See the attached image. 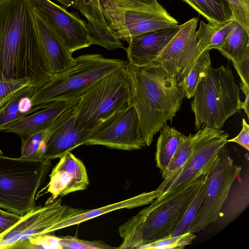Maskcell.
<instances>
[{
	"label": "cell",
	"instance_id": "4fadbf2b",
	"mask_svg": "<svg viewBox=\"0 0 249 249\" xmlns=\"http://www.w3.org/2000/svg\"><path fill=\"white\" fill-rule=\"evenodd\" d=\"M29 0L71 53L92 45L87 22L77 12H69L51 0Z\"/></svg>",
	"mask_w": 249,
	"mask_h": 249
},
{
	"label": "cell",
	"instance_id": "ba28073f",
	"mask_svg": "<svg viewBox=\"0 0 249 249\" xmlns=\"http://www.w3.org/2000/svg\"><path fill=\"white\" fill-rule=\"evenodd\" d=\"M99 2L114 37L128 43L144 33L178 24L165 9L138 0H99Z\"/></svg>",
	"mask_w": 249,
	"mask_h": 249
},
{
	"label": "cell",
	"instance_id": "3957f363",
	"mask_svg": "<svg viewBox=\"0 0 249 249\" xmlns=\"http://www.w3.org/2000/svg\"><path fill=\"white\" fill-rule=\"evenodd\" d=\"M212 163L173 197L156 206L149 205L121 225L118 233L123 241L117 249H139L143 245L171 235L205 182Z\"/></svg>",
	"mask_w": 249,
	"mask_h": 249
},
{
	"label": "cell",
	"instance_id": "83f0119b",
	"mask_svg": "<svg viewBox=\"0 0 249 249\" xmlns=\"http://www.w3.org/2000/svg\"><path fill=\"white\" fill-rule=\"evenodd\" d=\"M209 52V50L202 52L178 82L185 97L188 99L193 97L197 84L205 77L208 68L211 67Z\"/></svg>",
	"mask_w": 249,
	"mask_h": 249
},
{
	"label": "cell",
	"instance_id": "44dd1931",
	"mask_svg": "<svg viewBox=\"0 0 249 249\" xmlns=\"http://www.w3.org/2000/svg\"><path fill=\"white\" fill-rule=\"evenodd\" d=\"M249 205V171L241 174L231 184L216 222L226 226L241 215Z\"/></svg>",
	"mask_w": 249,
	"mask_h": 249
},
{
	"label": "cell",
	"instance_id": "603a6c76",
	"mask_svg": "<svg viewBox=\"0 0 249 249\" xmlns=\"http://www.w3.org/2000/svg\"><path fill=\"white\" fill-rule=\"evenodd\" d=\"M145 205L143 195L141 193L129 198L100 208L88 210H84L83 212L54 225L50 230V233L80 224L114 211L122 209H132Z\"/></svg>",
	"mask_w": 249,
	"mask_h": 249
},
{
	"label": "cell",
	"instance_id": "277c9868",
	"mask_svg": "<svg viewBox=\"0 0 249 249\" xmlns=\"http://www.w3.org/2000/svg\"><path fill=\"white\" fill-rule=\"evenodd\" d=\"M193 98L191 107L196 131L205 127L221 129L230 117L242 109L240 88L229 64L209 67Z\"/></svg>",
	"mask_w": 249,
	"mask_h": 249
},
{
	"label": "cell",
	"instance_id": "f546056e",
	"mask_svg": "<svg viewBox=\"0 0 249 249\" xmlns=\"http://www.w3.org/2000/svg\"><path fill=\"white\" fill-rule=\"evenodd\" d=\"M49 128L29 135L20 137L21 140V158L36 160H43L45 142Z\"/></svg>",
	"mask_w": 249,
	"mask_h": 249
},
{
	"label": "cell",
	"instance_id": "d6a6232c",
	"mask_svg": "<svg viewBox=\"0 0 249 249\" xmlns=\"http://www.w3.org/2000/svg\"><path fill=\"white\" fill-rule=\"evenodd\" d=\"M32 84L36 85L30 78L0 80V108L7 103L20 89Z\"/></svg>",
	"mask_w": 249,
	"mask_h": 249
},
{
	"label": "cell",
	"instance_id": "52a82bcc",
	"mask_svg": "<svg viewBox=\"0 0 249 249\" xmlns=\"http://www.w3.org/2000/svg\"><path fill=\"white\" fill-rule=\"evenodd\" d=\"M125 66L93 84L74 105L82 128L92 129L129 103L131 84Z\"/></svg>",
	"mask_w": 249,
	"mask_h": 249
},
{
	"label": "cell",
	"instance_id": "836d02e7",
	"mask_svg": "<svg viewBox=\"0 0 249 249\" xmlns=\"http://www.w3.org/2000/svg\"><path fill=\"white\" fill-rule=\"evenodd\" d=\"M59 242L64 249H110L114 248L104 242L94 240L89 241L79 239L77 237L67 235L59 236Z\"/></svg>",
	"mask_w": 249,
	"mask_h": 249
},
{
	"label": "cell",
	"instance_id": "7bdbcfd3",
	"mask_svg": "<svg viewBox=\"0 0 249 249\" xmlns=\"http://www.w3.org/2000/svg\"><path fill=\"white\" fill-rule=\"evenodd\" d=\"M0 155H3V153L0 149Z\"/></svg>",
	"mask_w": 249,
	"mask_h": 249
},
{
	"label": "cell",
	"instance_id": "9c48e42d",
	"mask_svg": "<svg viewBox=\"0 0 249 249\" xmlns=\"http://www.w3.org/2000/svg\"><path fill=\"white\" fill-rule=\"evenodd\" d=\"M241 171V166L234 163L230 155L226 144L207 171L205 195L188 232H199L216 222L229 189Z\"/></svg>",
	"mask_w": 249,
	"mask_h": 249
},
{
	"label": "cell",
	"instance_id": "8992f818",
	"mask_svg": "<svg viewBox=\"0 0 249 249\" xmlns=\"http://www.w3.org/2000/svg\"><path fill=\"white\" fill-rule=\"evenodd\" d=\"M51 166L50 160L0 155V208L21 216L33 209Z\"/></svg>",
	"mask_w": 249,
	"mask_h": 249
},
{
	"label": "cell",
	"instance_id": "cb8c5ba5",
	"mask_svg": "<svg viewBox=\"0 0 249 249\" xmlns=\"http://www.w3.org/2000/svg\"><path fill=\"white\" fill-rule=\"evenodd\" d=\"M235 21L230 20L220 24L201 20L196 31V38L199 50L202 52L212 49L219 50L224 44L232 30Z\"/></svg>",
	"mask_w": 249,
	"mask_h": 249
},
{
	"label": "cell",
	"instance_id": "7a4b0ae2",
	"mask_svg": "<svg viewBox=\"0 0 249 249\" xmlns=\"http://www.w3.org/2000/svg\"><path fill=\"white\" fill-rule=\"evenodd\" d=\"M131 84L130 103L135 107L146 146L179 110L185 94L177 79L154 62L125 66Z\"/></svg>",
	"mask_w": 249,
	"mask_h": 249
},
{
	"label": "cell",
	"instance_id": "e575fe53",
	"mask_svg": "<svg viewBox=\"0 0 249 249\" xmlns=\"http://www.w3.org/2000/svg\"><path fill=\"white\" fill-rule=\"evenodd\" d=\"M230 6L233 20L249 32V4L244 0H225Z\"/></svg>",
	"mask_w": 249,
	"mask_h": 249
},
{
	"label": "cell",
	"instance_id": "4316f807",
	"mask_svg": "<svg viewBox=\"0 0 249 249\" xmlns=\"http://www.w3.org/2000/svg\"><path fill=\"white\" fill-rule=\"evenodd\" d=\"M210 23L220 24L233 20L231 11L225 0H181Z\"/></svg>",
	"mask_w": 249,
	"mask_h": 249
},
{
	"label": "cell",
	"instance_id": "f35d334b",
	"mask_svg": "<svg viewBox=\"0 0 249 249\" xmlns=\"http://www.w3.org/2000/svg\"><path fill=\"white\" fill-rule=\"evenodd\" d=\"M232 64L240 78V84L249 87V59Z\"/></svg>",
	"mask_w": 249,
	"mask_h": 249
},
{
	"label": "cell",
	"instance_id": "b9f144b4",
	"mask_svg": "<svg viewBox=\"0 0 249 249\" xmlns=\"http://www.w3.org/2000/svg\"><path fill=\"white\" fill-rule=\"evenodd\" d=\"M248 4H249V0H244Z\"/></svg>",
	"mask_w": 249,
	"mask_h": 249
},
{
	"label": "cell",
	"instance_id": "8d00e7d4",
	"mask_svg": "<svg viewBox=\"0 0 249 249\" xmlns=\"http://www.w3.org/2000/svg\"><path fill=\"white\" fill-rule=\"evenodd\" d=\"M22 216L0 209V234L15 225Z\"/></svg>",
	"mask_w": 249,
	"mask_h": 249
},
{
	"label": "cell",
	"instance_id": "60d3db41",
	"mask_svg": "<svg viewBox=\"0 0 249 249\" xmlns=\"http://www.w3.org/2000/svg\"><path fill=\"white\" fill-rule=\"evenodd\" d=\"M148 5H151L160 10H164L165 8L162 6L157 0H138Z\"/></svg>",
	"mask_w": 249,
	"mask_h": 249
},
{
	"label": "cell",
	"instance_id": "4dcf8cb0",
	"mask_svg": "<svg viewBox=\"0 0 249 249\" xmlns=\"http://www.w3.org/2000/svg\"><path fill=\"white\" fill-rule=\"evenodd\" d=\"M195 233L187 232L176 236H168L142 245L139 249H183L190 245L195 239Z\"/></svg>",
	"mask_w": 249,
	"mask_h": 249
},
{
	"label": "cell",
	"instance_id": "e0dca14e",
	"mask_svg": "<svg viewBox=\"0 0 249 249\" xmlns=\"http://www.w3.org/2000/svg\"><path fill=\"white\" fill-rule=\"evenodd\" d=\"M179 25L150 31L140 35L124 48L128 62L141 66L153 61L174 37Z\"/></svg>",
	"mask_w": 249,
	"mask_h": 249
},
{
	"label": "cell",
	"instance_id": "8fae6325",
	"mask_svg": "<svg viewBox=\"0 0 249 249\" xmlns=\"http://www.w3.org/2000/svg\"><path fill=\"white\" fill-rule=\"evenodd\" d=\"M230 136L221 129L205 127L192 135L193 155L165 191L150 206L155 207L164 202L196 179L211 164Z\"/></svg>",
	"mask_w": 249,
	"mask_h": 249
},
{
	"label": "cell",
	"instance_id": "7402d4cb",
	"mask_svg": "<svg viewBox=\"0 0 249 249\" xmlns=\"http://www.w3.org/2000/svg\"><path fill=\"white\" fill-rule=\"evenodd\" d=\"M36 85H30L18 90L4 106L0 108V131L6 125L29 115L46 106H34L32 96Z\"/></svg>",
	"mask_w": 249,
	"mask_h": 249
},
{
	"label": "cell",
	"instance_id": "484cf974",
	"mask_svg": "<svg viewBox=\"0 0 249 249\" xmlns=\"http://www.w3.org/2000/svg\"><path fill=\"white\" fill-rule=\"evenodd\" d=\"M218 50L232 63L249 59V32L235 21L232 30Z\"/></svg>",
	"mask_w": 249,
	"mask_h": 249
},
{
	"label": "cell",
	"instance_id": "f1b7e54d",
	"mask_svg": "<svg viewBox=\"0 0 249 249\" xmlns=\"http://www.w3.org/2000/svg\"><path fill=\"white\" fill-rule=\"evenodd\" d=\"M193 155L192 135H184L173 155L169 164L161 174L166 183L170 185L182 169L191 160Z\"/></svg>",
	"mask_w": 249,
	"mask_h": 249
},
{
	"label": "cell",
	"instance_id": "5b68a950",
	"mask_svg": "<svg viewBox=\"0 0 249 249\" xmlns=\"http://www.w3.org/2000/svg\"><path fill=\"white\" fill-rule=\"evenodd\" d=\"M75 59L72 68L36 86L31 98L34 106H46L55 101L76 104L93 84L128 63L95 53L82 54Z\"/></svg>",
	"mask_w": 249,
	"mask_h": 249
},
{
	"label": "cell",
	"instance_id": "d4e9b609",
	"mask_svg": "<svg viewBox=\"0 0 249 249\" xmlns=\"http://www.w3.org/2000/svg\"><path fill=\"white\" fill-rule=\"evenodd\" d=\"M155 154L157 168L161 174L166 170L170 160L185 135L166 124L160 131Z\"/></svg>",
	"mask_w": 249,
	"mask_h": 249
},
{
	"label": "cell",
	"instance_id": "2e32d148",
	"mask_svg": "<svg viewBox=\"0 0 249 249\" xmlns=\"http://www.w3.org/2000/svg\"><path fill=\"white\" fill-rule=\"evenodd\" d=\"M49 175L50 181L44 193L51 196L45 204L59 196L86 189L89 184L86 167L82 161L68 152L60 157Z\"/></svg>",
	"mask_w": 249,
	"mask_h": 249
},
{
	"label": "cell",
	"instance_id": "7c38bea8",
	"mask_svg": "<svg viewBox=\"0 0 249 249\" xmlns=\"http://www.w3.org/2000/svg\"><path fill=\"white\" fill-rule=\"evenodd\" d=\"M89 130L84 145L124 150H139L146 146L137 113L130 103Z\"/></svg>",
	"mask_w": 249,
	"mask_h": 249
},
{
	"label": "cell",
	"instance_id": "74e56055",
	"mask_svg": "<svg viewBox=\"0 0 249 249\" xmlns=\"http://www.w3.org/2000/svg\"><path fill=\"white\" fill-rule=\"evenodd\" d=\"M227 142H235L249 150V125L244 118L242 119V128L239 134L233 138L228 139Z\"/></svg>",
	"mask_w": 249,
	"mask_h": 249
},
{
	"label": "cell",
	"instance_id": "1f68e13d",
	"mask_svg": "<svg viewBox=\"0 0 249 249\" xmlns=\"http://www.w3.org/2000/svg\"><path fill=\"white\" fill-rule=\"evenodd\" d=\"M205 182L185 212L177 228L170 236L178 235L188 232L189 227L194 221L203 199L205 193Z\"/></svg>",
	"mask_w": 249,
	"mask_h": 249
},
{
	"label": "cell",
	"instance_id": "6da1fadb",
	"mask_svg": "<svg viewBox=\"0 0 249 249\" xmlns=\"http://www.w3.org/2000/svg\"><path fill=\"white\" fill-rule=\"evenodd\" d=\"M29 0H0V80L31 78L36 86L53 76L38 36Z\"/></svg>",
	"mask_w": 249,
	"mask_h": 249
},
{
	"label": "cell",
	"instance_id": "30bf717a",
	"mask_svg": "<svg viewBox=\"0 0 249 249\" xmlns=\"http://www.w3.org/2000/svg\"><path fill=\"white\" fill-rule=\"evenodd\" d=\"M84 210L62 204L60 197L44 206H36L0 234V249H25L30 239L50 233L54 225Z\"/></svg>",
	"mask_w": 249,
	"mask_h": 249
},
{
	"label": "cell",
	"instance_id": "ffe728a7",
	"mask_svg": "<svg viewBox=\"0 0 249 249\" xmlns=\"http://www.w3.org/2000/svg\"><path fill=\"white\" fill-rule=\"evenodd\" d=\"M91 44L101 46L108 50L124 49L121 40L111 32L101 8L99 0H82Z\"/></svg>",
	"mask_w": 249,
	"mask_h": 249
},
{
	"label": "cell",
	"instance_id": "d590c367",
	"mask_svg": "<svg viewBox=\"0 0 249 249\" xmlns=\"http://www.w3.org/2000/svg\"><path fill=\"white\" fill-rule=\"evenodd\" d=\"M25 249H63L58 236L48 234L38 236L29 240Z\"/></svg>",
	"mask_w": 249,
	"mask_h": 249
},
{
	"label": "cell",
	"instance_id": "5bb4252c",
	"mask_svg": "<svg viewBox=\"0 0 249 249\" xmlns=\"http://www.w3.org/2000/svg\"><path fill=\"white\" fill-rule=\"evenodd\" d=\"M198 20L194 17L179 25L174 37L151 62L161 65L178 82L202 53L196 38Z\"/></svg>",
	"mask_w": 249,
	"mask_h": 249
},
{
	"label": "cell",
	"instance_id": "ac0fdd59",
	"mask_svg": "<svg viewBox=\"0 0 249 249\" xmlns=\"http://www.w3.org/2000/svg\"><path fill=\"white\" fill-rule=\"evenodd\" d=\"M34 15L38 36L50 74L53 76L72 68L76 64L75 58L72 57V53L35 10Z\"/></svg>",
	"mask_w": 249,
	"mask_h": 249
},
{
	"label": "cell",
	"instance_id": "ab89813d",
	"mask_svg": "<svg viewBox=\"0 0 249 249\" xmlns=\"http://www.w3.org/2000/svg\"><path fill=\"white\" fill-rule=\"evenodd\" d=\"M65 7H71L79 11L84 17L86 16L85 10L82 0H56Z\"/></svg>",
	"mask_w": 249,
	"mask_h": 249
},
{
	"label": "cell",
	"instance_id": "d6986e66",
	"mask_svg": "<svg viewBox=\"0 0 249 249\" xmlns=\"http://www.w3.org/2000/svg\"><path fill=\"white\" fill-rule=\"evenodd\" d=\"M74 104L62 101L50 103L39 110L9 123L0 131L13 133L20 137L46 129L66 108Z\"/></svg>",
	"mask_w": 249,
	"mask_h": 249
},
{
	"label": "cell",
	"instance_id": "9a60e30c",
	"mask_svg": "<svg viewBox=\"0 0 249 249\" xmlns=\"http://www.w3.org/2000/svg\"><path fill=\"white\" fill-rule=\"evenodd\" d=\"M75 104L66 108L49 128L44 160L60 158L66 153L85 144L89 130L82 128L77 123L74 107Z\"/></svg>",
	"mask_w": 249,
	"mask_h": 249
}]
</instances>
